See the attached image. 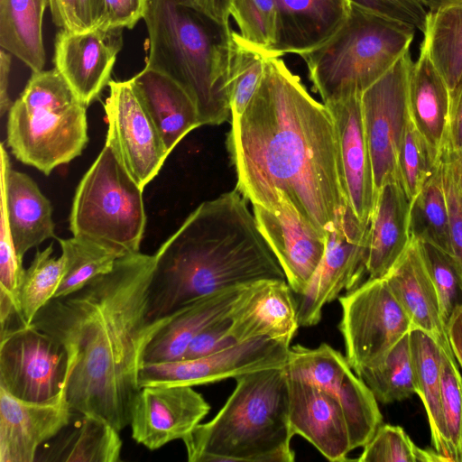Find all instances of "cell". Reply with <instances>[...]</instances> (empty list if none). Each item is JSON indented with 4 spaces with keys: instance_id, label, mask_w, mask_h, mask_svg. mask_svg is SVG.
Masks as SVG:
<instances>
[{
    "instance_id": "277c9868",
    "label": "cell",
    "mask_w": 462,
    "mask_h": 462,
    "mask_svg": "<svg viewBox=\"0 0 462 462\" xmlns=\"http://www.w3.org/2000/svg\"><path fill=\"white\" fill-rule=\"evenodd\" d=\"M143 19L149 35L145 67L171 78L187 92L201 125L226 121L231 116L230 25L177 0H147Z\"/></svg>"
},
{
    "instance_id": "d4e9b609",
    "label": "cell",
    "mask_w": 462,
    "mask_h": 462,
    "mask_svg": "<svg viewBox=\"0 0 462 462\" xmlns=\"http://www.w3.org/2000/svg\"><path fill=\"white\" fill-rule=\"evenodd\" d=\"M408 315L412 329L424 331L441 350L456 361L447 335L438 295L421 256L419 241H412L384 277Z\"/></svg>"
},
{
    "instance_id": "5b68a950",
    "label": "cell",
    "mask_w": 462,
    "mask_h": 462,
    "mask_svg": "<svg viewBox=\"0 0 462 462\" xmlns=\"http://www.w3.org/2000/svg\"><path fill=\"white\" fill-rule=\"evenodd\" d=\"M284 366L237 376L236 388L217 415L182 439L188 460L294 461Z\"/></svg>"
},
{
    "instance_id": "60d3db41",
    "label": "cell",
    "mask_w": 462,
    "mask_h": 462,
    "mask_svg": "<svg viewBox=\"0 0 462 462\" xmlns=\"http://www.w3.org/2000/svg\"><path fill=\"white\" fill-rule=\"evenodd\" d=\"M230 16L239 35L271 57L277 39V11L274 0H231Z\"/></svg>"
},
{
    "instance_id": "74e56055",
    "label": "cell",
    "mask_w": 462,
    "mask_h": 462,
    "mask_svg": "<svg viewBox=\"0 0 462 462\" xmlns=\"http://www.w3.org/2000/svg\"><path fill=\"white\" fill-rule=\"evenodd\" d=\"M268 57L232 31L228 74L231 119L241 116L258 90Z\"/></svg>"
},
{
    "instance_id": "ffe728a7",
    "label": "cell",
    "mask_w": 462,
    "mask_h": 462,
    "mask_svg": "<svg viewBox=\"0 0 462 462\" xmlns=\"http://www.w3.org/2000/svg\"><path fill=\"white\" fill-rule=\"evenodd\" d=\"M286 280L246 284L232 305L229 334L237 343L272 339L291 343L300 327L298 302Z\"/></svg>"
},
{
    "instance_id": "f1b7e54d",
    "label": "cell",
    "mask_w": 462,
    "mask_h": 462,
    "mask_svg": "<svg viewBox=\"0 0 462 462\" xmlns=\"http://www.w3.org/2000/svg\"><path fill=\"white\" fill-rule=\"evenodd\" d=\"M244 286L209 294L174 312L148 344L143 364L183 359L189 345L203 329L229 314Z\"/></svg>"
},
{
    "instance_id": "7402d4cb",
    "label": "cell",
    "mask_w": 462,
    "mask_h": 462,
    "mask_svg": "<svg viewBox=\"0 0 462 462\" xmlns=\"http://www.w3.org/2000/svg\"><path fill=\"white\" fill-rule=\"evenodd\" d=\"M325 106L337 131L349 207L362 223L369 225L376 192L362 119L361 95Z\"/></svg>"
},
{
    "instance_id": "836d02e7",
    "label": "cell",
    "mask_w": 462,
    "mask_h": 462,
    "mask_svg": "<svg viewBox=\"0 0 462 462\" xmlns=\"http://www.w3.org/2000/svg\"><path fill=\"white\" fill-rule=\"evenodd\" d=\"M357 375L383 404L402 401L417 393L410 332L394 345L380 364L363 369Z\"/></svg>"
},
{
    "instance_id": "bcb514c9",
    "label": "cell",
    "mask_w": 462,
    "mask_h": 462,
    "mask_svg": "<svg viewBox=\"0 0 462 462\" xmlns=\"http://www.w3.org/2000/svg\"><path fill=\"white\" fill-rule=\"evenodd\" d=\"M229 314L203 329L191 342L183 359L197 358L226 350L237 343L229 334Z\"/></svg>"
},
{
    "instance_id": "816d5d0a",
    "label": "cell",
    "mask_w": 462,
    "mask_h": 462,
    "mask_svg": "<svg viewBox=\"0 0 462 462\" xmlns=\"http://www.w3.org/2000/svg\"><path fill=\"white\" fill-rule=\"evenodd\" d=\"M54 23L61 29L81 32L76 19L74 0H50Z\"/></svg>"
},
{
    "instance_id": "9f6ffc18",
    "label": "cell",
    "mask_w": 462,
    "mask_h": 462,
    "mask_svg": "<svg viewBox=\"0 0 462 462\" xmlns=\"http://www.w3.org/2000/svg\"><path fill=\"white\" fill-rule=\"evenodd\" d=\"M457 462H462V444H461V448H460V450H459V455H458V457H457Z\"/></svg>"
},
{
    "instance_id": "681fc988",
    "label": "cell",
    "mask_w": 462,
    "mask_h": 462,
    "mask_svg": "<svg viewBox=\"0 0 462 462\" xmlns=\"http://www.w3.org/2000/svg\"><path fill=\"white\" fill-rule=\"evenodd\" d=\"M462 147V80L450 92L448 127L445 149L457 150ZM443 151V152H444Z\"/></svg>"
},
{
    "instance_id": "db71d44e",
    "label": "cell",
    "mask_w": 462,
    "mask_h": 462,
    "mask_svg": "<svg viewBox=\"0 0 462 462\" xmlns=\"http://www.w3.org/2000/svg\"><path fill=\"white\" fill-rule=\"evenodd\" d=\"M11 55L4 49L0 51V113L8 112L13 102L8 94Z\"/></svg>"
},
{
    "instance_id": "7a4b0ae2",
    "label": "cell",
    "mask_w": 462,
    "mask_h": 462,
    "mask_svg": "<svg viewBox=\"0 0 462 462\" xmlns=\"http://www.w3.org/2000/svg\"><path fill=\"white\" fill-rule=\"evenodd\" d=\"M154 266V254L123 255L110 272L51 299L31 323L67 350L74 412L99 417L119 432L130 424L144 351L174 314L148 316Z\"/></svg>"
},
{
    "instance_id": "44dd1931",
    "label": "cell",
    "mask_w": 462,
    "mask_h": 462,
    "mask_svg": "<svg viewBox=\"0 0 462 462\" xmlns=\"http://www.w3.org/2000/svg\"><path fill=\"white\" fill-rule=\"evenodd\" d=\"M288 393L293 436L303 437L329 461L348 460L350 432L339 402L319 387L289 376Z\"/></svg>"
},
{
    "instance_id": "83f0119b",
    "label": "cell",
    "mask_w": 462,
    "mask_h": 462,
    "mask_svg": "<svg viewBox=\"0 0 462 462\" xmlns=\"http://www.w3.org/2000/svg\"><path fill=\"white\" fill-rule=\"evenodd\" d=\"M131 79L169 153L202 126L195 103L171 78L145 67Z\"/></svg>"
},
{
    "instance_id": "52a82bcc",
    "label": "cell",
    "mask_w": 462,
    "mask_h": 462,
    "mask_svg": "<svg viewBox=\"0 0 462 462\" xmlns=\"http://www.w3.org/2000/svg\"><path fill=\"white\" fill-rule=\"evenodd\" d=\"M87 107L55 68L32 72L8 111L7 146L18 161L49 175L86 147Z\"/></svg>"
},
{
    "instance_id": "f5cc1de1",
    "label": "cell",
    "mask_w": 462,
    "mask_h": 462,
    "mask_svg": "<svg viewBox=\"0 0 462 462\" xmlns=\"http://www.w3.org/2000/svg\"><path fill=\"white\" fill-rule=\"evenodd\" d=\"M446 329L455 358L462 367V303L457 304L453 309Z\"/></svg>"
},
{
    "instance_id": "f6af8a7d",
    "label": "cell",
    "mask_w": 462,
    "mask_h": 462,
    "mask_svg": "<svg viewBox=\"0 0 462 462\" xmlns=\"http://www.w3.org/2000/svg\"><path fill=\"white\" fill-rule=\"evenodd\" d=\"M352 5L403 22L423 32L430 11L448 0H349Z\"/></svg>"
},
{
    "instance_id": "d6a6232c",
    "label": "cell",
    "mask_w": 462,
    "mask_h": 462,
    "mask_svg": "<svg viewBox=\"0 0 462 462\" xmlns=\"http://www.w3.org/2000/svg\"><path fill=\"white\" fill-rule=\"evenodd\" d=\"M422 33L421 44L452 92L462 80V4L448 2L430 11Z\"/></svg>"
},
{
    "instance_id": "d6986e66",
    "label": "cell",
    "mask_w": 462,
    "mask_h": 462,
    "mask_svg": "<svg viewBox=\"0 0 462 462\" xmlns=\"http://www.w3.org/2000/svg\"><path fill=\"white\" fill-rule=\"evenodd\" d=\"M122 47V28L86 32L60 29L54 42V68L88 106L111 81V72Z\"/></svg>"
},
{
    "instance_id": "b9f144b4",
    "label": "cell",
    "mask_w": 462,
    "mask_h": 462,
    "mask_svg": "<svg viewBox=\"0 0 462 462\" xmlns=\"http://www.w3.org/2000/svg\"><path fill=\"white\" fill-rule=\"evenodd\" d=\"M441 395L444 421L452 462H457L462 444V375L457 361L441 350Z\"/></svg>"
},
{
    "instance_id": "f546056e",
    "label": "cell",
    "mask_w": 462,
    "mask_h": 462,
    "mask_svg": "<svg viewBox=\"0 0 462 462\" xmlns=\"http://www.w3.org/2000/svg\"><path fill=\"white\" fill-rule=\"evenodd\" d=\"M81 414L75 425H69L39 449L35 461L118 462L122 440L106 420Z\"/></svg>"
},
{
    "instance_id": "7c38bea8",
    "label": "cell",
    "mask_w": 462,
    "mask_h": 462,
    "mask_svg": "<svg viewBox=\"0 0 462 462\" xmlns=\"http://www.w3.org/2000/svg\"><path fill=\"white\" fill-rule=\"evenodd\" d=\"M412 63L408 51L361 94L362 119L376 193L385 183L398 180L397 158L409 118L408 84Z\"/></svg>"
},
{
    "instance_id": "ac0fdd59",
    "label": "cell",
    "mask_w": 462,
    "mask_h": 462,
    "mask_svg": "<svg viewBox=\"0 0 462 462\" xmlns=\"http://www.w3.org/2000/svg\"><path fill=\"white\" fill-rule=\"evenodd\" d=\"M66 388L49 401L29 402L0 387V462H34L41 447L71 422Z\"/></svg>"
},
{
    "instance_id": "e0dca14e",
    "label": "cell",
    "mask_w": 462,
    "mask_h": 462,
    "mask_svg": "<svg viewBox=\"0 0 462 462\" xmlns=\"http://www.w3.org/2000/svg\"><path fill=\"white\" fill-rule=\"evenodd\" d=\"M253 213L290 287L299 296L303 294L324 255L327 236L282 194L271 208L253 205Z\"/></svg>"
},
{
    "instance_id": "7dc6e473",
    "label": "cell",
    "mask_w": 462,
    "mask_h": 462,
    "mask_svg": "<svg viewBox=\"0 0 462 462\" xmlns=\"http://www.w3.org/2000/svg\"><path fill=\"white\" fill-rule=\"evenodd\" d=\"M147 0H106V19L100 28L132 29L143 18Z\"/></svg>"
},
{
    "instance_id": "7bdbcfd3",
    "label": "cell",
    "mask_w": 462,
    "mask_h": 462,
    "mask_svg": "<svg viewBox=\"0 0 462 462\" xmlns=\"http://www.w3.org/2000/svg\"><path fill=\"white\" fill-rule=\"evenodd\" d=\"M419 245L438 295L442 319L447 324L460 291L457 273L449 256L443 251L428 243L419 241Z\"/></svg>"
},
{
    "instance_id": "11a10c76",
    "label": "cell",
    "mask_w": 462,
    "mask_h": 462,
    "mask_svg": "<svg viewBox=\"0 0 462 462\" xmlns=\"http://www.w3.org/2000/svg\"><path fill=\"white\" fill-rule=\"evenodd\" d=\"M442 154L448 158L462 194V147L457 150H446Z\"/></svg>"
},
{
    "instance_id": "8d00e7d4",
    "label": "cell",
    "mask_w": 462,
    "mask_h": 462,
    "mask_svg": "<svg viewBox=\"0 0 462 462\" xmlns=\"http://www.w3.org/2000/svg\"><path fill=\"white\" fill-rule=\"evenodd\" d=\"M52 245L37 250L30 266L24 269L17 293L21 319L31 325L35 315L54 298L64 275V261L52 256Z\"/></svg>"
},
{
    "instance_id": "8992f818",
    "label": "cell",
    "mask_w": 462,
    "mask_h": 462,
    "mask_svg": "<svg viewBox=\"0 0 462 462\" xmlns=\"http://www.w3.org/2000/svg\"><path fill=\"white\" fill-rule=\"evenodd\" d=\"M414 32L408 23L351 4L341 28L301 57L327 104L361 95L410 51Z\"/></svg>"
},
{
    "instance_id": "8fae6325",
    "label": "cell",
    "mask_w": 462,
    "mask_h": 462,
    "mask_svg": "<svg viewBox=\"0 0 462 462\" xmlns=\"http://www.w3.org/2000/svg\"><path fill=\"white\" fill-rule=\"evenodd\" d=\"M0 334V387L29 402L57 396L69 376L63 346L32 325Z\"/></svg>"
},
{
    "instance_id": "9a60e30c",
    "label": "cell",
    "mask_w": 462,
    "mask_h": 462,
    "mask_svg": "<svg viewBox=\"0 0 462 462\" xmlns=\"http://www.w3.org/2000/svg\"><path fill=\"white\" fill-rule=\"evenodd\" d=\"M291 346L272 339H259L236 344L208 356L171 362L143 364L140 387L167 383L190 386L208 384L254 371L282 367Z\"/></svg>"
},
{
    "instance_id": "d590c367",
    "label": "cell",
    "mask_w": 462,
    "mask_h": 462,
    "mask_svg": "<svg viewBox=\"0 0 462 462\" xmlns=\"http://www.w3.org/2000/svg\"><path fill=\"white\" fill-rule=\"evenodd\" d=\"M64 261V275L54 297L74 292L94 278L110 272L121 257L116 251L89 239L57 238Z\"/></svg>"
},
{
    "instance_id": "f907efd6",
    "label": "cell",
    "mask_w": 462,
    "mask_h": 462,
    "mask_svg": "<svg viewBox=\"0 0 462 462\" xmlns=\"http://www.w3.org/2000/svg\"><path fill=\"white\" fill-rule=\"evenodd\" d=\"M180 4L190 7L216 22L229 24L231 0H177Z\"/></svg>"
},
{
    "instance_id": "ba28073f",
    "label": "cell",
    "mask_w": 462,
    "mask_h": 462,
    "mask_svg": "<svg viewBox=\"0 0 462 462\" xmlns=\"http://www.w3.org/2000/svg\"><path fill=\"white\" fill-rule=\"evenodd\" d=\"M143 189L105 143L74 194L69 229L121 256L140 252L146 226Z\"/></svg>"
},
{
    "instance_id": "603a6c76",
    "label": "cell",
    "mask_w": 462,
    "mask_h": 462,
    "mask_svg": "<svg viewBox=\"0 0 462 462\" xmlns=\"http://www.w3.org/2000/svg\"><path fill=\"white\" fill-rule=\"evenodd\" d=\"M1 208L5 210L18 257L55 237L50 200L27 174L13 170L1 144Z\"/></svg>"
},
{
    "instance_id": "cb8c5ba5",
    "label": "cell",
    "mask_w": 462,
    "mask_h": 462,
    "mask_svg": "<svg viewBox=\"0 0 462 462\" xmlns=\"http://www.w3.org/2000/svg\"><path fill=\"white\" fill-rule=\"evenodd\" d=\"M277 39L271 57L303 55L326 43L345 23L349 0H274Z\"/></svg>"
},
{
    "instance_id": "e575fe53",
    "label": "cell",
    "mask_w": 462,
    "mask_h": 462,
    "mask_svg": "<svg viewBox=\"0 0 462 462\" xmlns=\"http://www.w3.org/2000/svg\"><path fill=\"white\" fill-rule=\"evenodd\" d=\"M410 227L412 238L450 255L449 217L440 162L411 205Z\"/></svg>"
},
{
    "instance_id": "1f68e13d",
    "label": "cell",
    "mask_w": 462,
    "mask_h": 462,
    "mask_svg": "<svg viewBox=\"0 0 462 462\" xmlns=\"http://www.w3.org/2000/svg\"><path fill=\"white\" fill-rule=\"evenodd\" d=\"M417 394L422 401L430 429L434 449L452 462L444 421L441 395V348L424 331H410Z\"/></svg>"
},
{
    "instance_id": "30bf717a",
    "label": "cell",
    "mask_w": 462,
    "mask_h": 462,
    "mask_svg": "<svg viewBox=\"0 0 462 462\" xmlns=\"http://www.w3.org/2000/svg\"><path fill=\"white\" fill-rule=\"evenodd\" d=\"M284 367L289 377L308 382L339 402L347 420L352 450L363 448L383 424L378 402L369 387L346 356L328 344L316 348L291 346Z\"/></svg>"
},
{
    "instance_id": "3957f363",
    "label": "cell",
    "mask_w": 462,
    "mask_h": 462,
    "mask_svg": "<svg viewBox=\"0 0 462 462\" xmlns=\"http://www.w3.org/2000/svg\"><path fill=\"white\" fill-rule=\"evenodd\" d=\"M148 316L172 315L226 289L286 280L246 199L236 189L204 201L154 254Z\"/></svg>"
},
{
    "instance_id": "2e32d148",
    "label": "cell",
    "mask_w": 462,
    "mask_h": 462,
    "mask_svg": "<svg viewBox=\"0 0 462 462\" xmlns=\"http://www.w3.org/2000/svg\"><path fill=\"white\" fill-rule=\"evenodd\" d=\"M209 410L208 402L193 386L143 385L131 411L132 437L149 450L159 449L173 440L185 439Z\"/></svg>"
},
{
    "instance_id": "6f0895ef",
    "label": "cell",
    "mask_w": 462,
    "mask_h": 462,
    "mask_svg": "<svg viewBox=\"0 0 462 462\" xmlns=\"http://www.w3.org/2000/svg\"><path fill=\"white\" fill-rule=\"evenodd\" d=\"M448 2H454V3L462 4V0H449Z\"/></svg>"
},
{
    "instance_id": "6da1fadb",
    "label": "cell",
    "mask_w": 462,
    "mask_h": 462,
    "mask_svg": "<svg viewBox=\"0 0 462 462\" xmlns=\"http://www.w3.org/2000/svg\"><path fill=\"white\" fill-rule=\"evenodd\" d=\"M226 144L236 189L252 205L271 208L282 194L326 236L349 206L333 117L281 57L268 59Z\"/></svg>"
},
{
    "instance_id": "c3c4849f",
    "label": "cell",
    "mask_w": 462,
    "mask_h": 462,
    "mask_svg": "<svg viewBox=\"0 0 462 462\" xmlns=\"http://www.w3.org/2000/svg\"><path fill=\"white\" fill-rule=\"evenodd\" d=\"M74 11L81 32L100 28L106 19V0H74Z\"/></svg>"
},
{
    "instance_id": "4dcf8cb0",
    "label": "cell",
    "mask_w": 462,
    "mask_h": 462,
    "mask_svg": "<svg viewBox=\"0 0 462 462\" xmlns=\"http://www.w3.org/2000/svg\"><path fill=\"white\" fill-rule=\"evenodd\" d=\"M50 0H0V45L32 72L45 64L42 19Z\"/></svg>"
},
{
    "instance_id": "f35d334b",
    "label": "cell",
    "mask_w": 462,
    "mask_h": 462,
    "mask_svg": "<svg viewBox=\"0 0 462 462\" xmlns=\"http://www.w3.org/2000/svg\"><path fill=\"white\" fill-rule=\"evenodd\" d=\"M439 162L432 158L409 114L398 152L397 176L411 205L420 193Z\"/></svg>"
},
{
    "instance_id": "4fadbf2b",
    "label": "cell",
    "mask_w": 462,
    "mask_h": 462,
    "mask_svg": "<svg viewBox=\"0 0 462 462\" xmlns=\"http://www.w3.org/2000/svg\"><path fill=\"white\" fill-rule=\"evenodd\" d=\"M369 225L362 223L348 206L327 233L324 255L306 291L300 295V327L317 325L324 306L361 284L367 273Z\"/></svg>"
},
{
    "instance_id": "484cf974",
    "label": "cell",
    "mask_w": 462,
    "mask_h": 462,
    "mask_svg": "<svg viewBox=\"0 0 462 462\" xmlns=\"http://www.w3.org/2000/svg\"><path fill=\"white\" fill-rule=\"evenodd\" d=\"M411 203L398 180L376 193L368 228V279L384 278L410 246Z\"/></svg>"
},
{
    "instance_id": "ab89813d",
    "label": "cell",
    "mask_w": 462,
    "mask_h": 462,
    "mask_svg": "<svg viewBox=\"0 0 462 462\" xmlns=\"http://www.w3.org/2000/svg\"><path fill=\"white\" fill-rule=\"evenodd\" d=\"M360 462H449L438 451L418 448L400 426L382 424L363 447Z\"/></svg>"
},
{
    "instance_id": "5bb4252c",
    "label": "cell",
    "mask_w": 462,
    "mask_h": 462,
    "mask_svg": "<svg viewBox=\"0 0 462 462\" xmlns=\"http://www.w3.org/2000/svg\"><path fill=\"white\" fill-rule=\"evenodd\" d=\"M104 108L106 143L132 178L144 189L170 154L132 79L111 80Z\"/></svg>"
},
{
    "instance_id": "4316f807",
    "label": "cell",
    "mask_w": 462,
    "mask_h": 462,
    "mask_svg": "<svg viewBox=\"0 0 462 462\" xmlns=\"http://www.w3.org/2000/svg\"><path fill=\"white\" fill-rule=\"evenodd\" d=\"M449 106V89L421 44L420 55L410 71L408 107L411 122L436 162H439L446 145Z\"/></svg>"
},
{
    "instance_id": "9c48e42d",
    "label": "cell",
    "mask_w": 462,
    "mask_h": 462,
    "mask_svg": "<svg viewBox=\"0 0 462 462\" xmlns=\"http://www.w3.org/2000/svg\"><path fill=\"white\" fill-rule=\"evenodd\" d=\"M346 358L357 374L380 364L411 329V322L385 278L367 279L339 297Z\"/></svg>"
},
{
    "instance_id": "ee69618b",
    "label": "cell",
    "mask_w": 462,
    "mask_h": 462,
    "mask_svg": "<svg viewBox=\"0 0 462 462\" xmlns=\"http://www.w3.org/2000/svg\"><path fill=\"white\" fill-rule=\"evenodd\" d=\"M439 162L449 217V258L457 273L462 294V194L452 167L444 154H441Z\"/></svg>"
}]
</instances>
